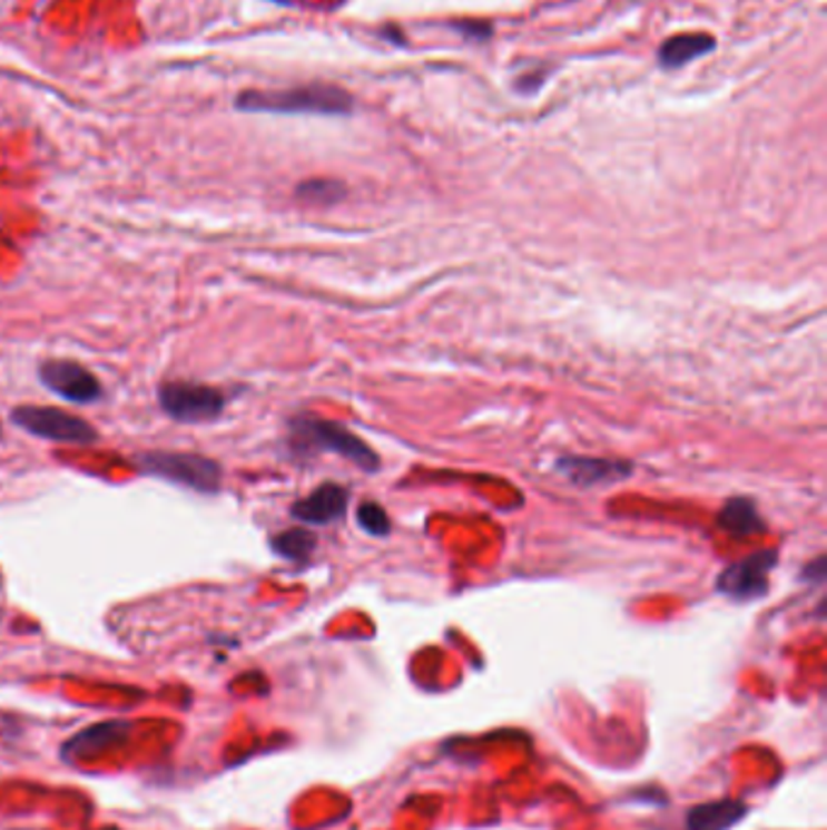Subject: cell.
Masks as SVG:
<instances>
[{"mask_svg":"<svg viewBox=\"0 0 827 830\" xmlns=\"http://www.w3.org/2000/svg\"><path fill=\"white\" fill-rule=\"evenodd\" d=\"M718 525H721L726 533L734 537H750L765 529L762 517H759L757 508L748 498L728 500L721 515H718Z\"/></svg>","mask_w":827,"mask_h":830,"instance_id":"cell-12","label":"cell"},{"mask_svg":"<svg viewBox=\"0 0 827 830\" xmlns=\"http://www.w3.org/2000/svg\"><path fill=\"white\" fill-rule=\"evenodd\" d=\"M296 195H299L306 202H311V204H333L345 195V187L341 183H333V180H308V183L299 185Z\"/></svg>","mask_w":827,"mask_h":830,"instance_id":"cell-15","label":"cell"},{"mask_svg":"<svg viewBox=\"0 0 827 830\" xmlns=\"http://www.w3.org/2000/svg\"><path fill=\"white\" fill-rule=\"evenodd\" d=\"M273 549L287 562H306L316 549V537L308 529H287L273 539Z\"/></svg>","mask_w":827,"mask_h":830,"instance_id":"cell-14","label":"cell"},{"mask_svg":"<svg viewBox=\"0 0 827 830\" xmlns=\"http://www.w3.org/2000/svg\"><path fill=\"white\" fill-rule=\"evenodd\" d=\"M357 520L374 537H386L391 533L388 515H386V510L382 506H376V502H364V506L360 508Z\"/></svg>","mask_w":827,"mask_h":830,"instance_id":"cell-16","label":"cell"},{"mask_svg":"<svg viewBox=\"0 0 827 830\" xmlns=\"http://www.w3.org/2000/svg\"><path fill=\"white\" fill-rule=\"evenodd\" d=\"M292 438L299 449H328V452L341 455L349 459L352 465H357L364 471H376L382 467L374 449L360 440L357 434H352L345 426L331 423V420H318V418H302L294 423Z\"/></svg>","mask_w":827,"mask_h":830,"instance_id":"cell-2","label":"cell"},{"mask_svg":"<svg viewBox=\"0 0 827 830\" xmlns=\"http://www.w3.org/2000/svg\"><path fill=\"white\" fill-rule=\"evenodd\" d=\"M347 500L349 496L343 486L323 484L308 498L294 502L292 515L306 525H331L345 515Z\"/></svg>","mask_w":827,"mask_h":830,"instance_id":"cell-8","label":"cell"},{"mask_svg":"<svg viewBox=\"0 0 827 830\" xmlns=\"http://www.w3.org/2000/svg\"><path fill=\"white\" fill-rule=\"evenodd\" d=\"M779 554L775 549H762L748 559H742L734 566H728L718 576V593H723L734 600H755L762 597L769 588V574L777 566Z\"/></svg>","mask_w":827,"mask_h":830,"instance_id":"cell-6","label":"cell"},{"mask_svg":"<svg viewBox=\"0 0 827 830\" xmlns=\"http://www.w3.org/2000/svg\"><path fill=\"white\" fill-rule=\"evenodd\" d=\"M139 467L148 476L180 484L199 494H216L221 488V467L214 459L187 452H148L139 457Z\"/></svg>","mask_w":827,"mask_h":830,"instance_id":"cell-3","label":"cell"},{"mask_svg":"<svg viewBox=\"0 0 827 830\" xmlns=\"http://www.w3.org/2000/svg\"><path fill=\"white\" fill-rule=\"evenodd\" d=\"M243 113H267V115H318V117H345L355 107L352 95L335 86H299L287 90H255L243 92L236 100Z\"/></svg>","mask_w":827,"mask_h":830,"instance_id":"cell-1","label":"cell"},{"mask_svg":"<svg viewBox=\"0 0 827 830\" xmlns=\"http://www.w3.org/2000/svg\"><path fill=\"white\" fill-rule=\"evenodd\" d=\"M127 731H129V724H125V721H105V724H95L86 731L76 733V736L63 745V753L69 758L71 755L73 758H92V755L107 751V748H112V745L125 741Z\"/></svg>","mask_w":827,"mask_h":830,"instance_id":"cell-9","label":"cell"},{"mask_svg":"<svg viewBox=\"0 0 827 830\" xmlns=\"http://www.w3.org/2000/svg\"><path fill=\"white\" fill-rule=\"evenodd\" d=\"M559 469L578 486H594L612 481L617 476H627L631 471L629 465H619V461L609 459H582V457H568L559 461Z\"/></svg>","mask_w":827,"mask_h":830,"instance_id":"cell-10","label":"cell"},{"mask_svg":"<svg viewBox=\"0 0 827 830\" xmlns=\"http://www.w3.org/2000/svg\"><path fill=\"white\" fill-rule=\"evenodd\" d=\"M158 401L180 423H207L224 413L226 399L219 389L189 382H168L158 389Z\"/></svg>","mask_w":827,"mask_h":830,"instance_id":"cell-5","label":"cell"},{"mask_svg":"<svg viewBox=\"0 0 827 830\" xmlns=\"http://www.w3.org/2000/svg\"><path fill=\"white\" fill-rule=\"evenodd\" d=\"M716 47L713 37L709 35H680L670 37L658 49V61L662 68H682L689 61H695L703 53H709Z\"/></svg>","mask_w":827,"mask_h":830,"instance_id":"cell-11","label":"cell"},{"mask_svg":"<svg viewBox=\"0 0 827 830\" xmlns=\"http://www.w3.org/2000/svg\"><path fill=\"white\" fill-rule=\"evenodd\" d=\"M39 379L61 399L73 403H92L100 399L102 387L92 372L71 360H47L39 367Z\"/></svg>","mask_w":827,"mask_h":830,"instance_id":"cell-7","label":"cell"},{"mask_svg":"<svg viewBox=\"0 0 827 830\" xmlns=\"http://www.w3.org/2000/svg\"><path fill=\"white\" fill-rule=\"evenodd\" d=\"M742 807L734 804V801H723V804H709L695 809L689 816V828L691 830H723L728 826H734L740 816Z\"/></svg>","mask_w":827,"mask_h":830,"instance_id":"cell-13","label":"cell"},{"mask_svg":"<svg viewBox=\"0 0 827 830\" xmlns=\"http://www.w3.org/2000/svg\"><path fill=\"white\" fill-rule=\"evenodd\" d=\"M12 423L35 434V438L53 442L92 445L98 440V432L83 418L49 406H20L12 411Z\"/></svg>","mask_w":827,"mask_h":830,"instance_id":"cell-4","label":"cell"}]
</instances>
